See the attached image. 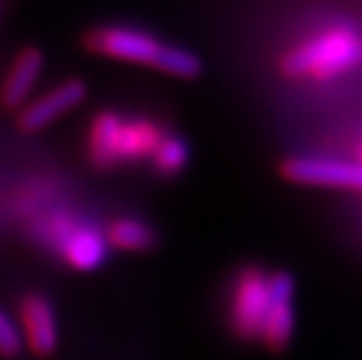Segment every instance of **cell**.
<instances>
[{"instance_id":"obj_1","label":"cell","mask_w":362,"mask_h":360,"mask_svg":"<svg viewBox=\"0 0 362 360\" xmlns=\"http://www.w3.org/2000/svg\"><path fill=\"white\" fill-rule=\"evenodd\" d=\"M362 65V35L349 24H332L293 46L280 61L291 79L330 81Z\"/></svg>"},{"instance_id":"obj_2","label":"cell","mask_w":362,"mask_h":360,"mask_svg":"<svg viewBox=\"0 0 362 360\" xmlns=\"http://www.w3.org/2000/svg\"><path fill=\"white\" fill-rule=\"evenodd\" d=\"M269 308V272L258 265L241 267L233 284L228 300V325L239 341L260 343L262 323Z\"/></svg>"},{"instance_id":"obj_3","label":"cell","mask_w":362,"mask_h":360,"mask_svg":"<svg viewBox=\"0 0 362 360\" xmlns=\"http://www.w3.org/2000/svg\"><path fill=\"white\" fill-rule=\"evenodd\" d=\"M85 46L95 52L119 61L144 63L150 68L160 65V59L168 50V44L158 42L150 33L133 26H100L93 28L85 37Z\"/></svg>"},{"instance_id":"obj_4","label":"cell","mask_w":362,"mask_h":360,"mask_svg":"<svg viewBox=\"0 0 362 360\" xmlns=\"http://www.w3.org/2000/svg\"><path fill=\"white\" fill-rule=\"evenodd\" d=\"M288 182L304 187H327L362 191V163L332 156H291L280 166Z\"/></svg>"},{"instance_id":"obj_5","label":"cell","mask_w":362,"mask_h":360,"mask_svg":"<svg viewBox=\"0 0 362 360\" xmlns=\"http://www.w3.org/2000/svg\"><path fill=\"white\" fill-rule=\"evenodd\" d=\"M295 280L288 272H269V308L262 323L260 343L272 352H284L295 335Z\"/></svg>"},{"instance_id":"obj_6","label":"cell","mask_w":362,"mask_h":360,"mask_svg":"<svg viewBox=\"0 0 362 360\" xmlns=\"http://www.w3.org/2000/svg\"><path fill=\"white\" fill-rule=\"evenodd\" d=\"M87 98V85L78 79L72 81H63L48 93H44L37 100L28 103L20 117L18 124L24 133H37V130L46 128L50 122L59 120L61 115L70 113Z\"/></svg>"},{"instance_id":"obj_7","label":"cell","mask_w":362,"mask_h":360,"mask_svg":"<svg viewBox=\"0 0 362 360\" xmlns=\"http://www.w3.org/2000/svg\"><path fill=\"white\" fill-rule=\"evenodd\" d=\"M42 70H44V52L37 48H24L7 74L3 91H0V103L7 109L22 107L28 100Z\"/></svg>"},{"instance_id":"obj_8","label":"cell","mask_w":362,"mask_h":360,"mask_svg":"<svg viewBox=\"0 0 362 360\" xmlns=\"http://www.w3.org/2000/svg\"><path fill=\"white\" fill-rule=\"evenodd\" d=\"M165 133L152 120L144 117H122L119 137H117V156L122 163H133L146 156H152Z\"/></svg>"},{"instance_id":"obj_9","label":"cell","mask_w":362,"mask_h":360,"mask_svg":"<svg viewBox=\"0 0 362 360\" xmlns=\"http://www.w3.org/2000/svg\"><path fill=\"white\" fill-rule=\"evenodd\" d=\"M22 321L33 352L50 354L57 347V319L46 298L28 296L22 302Z\"/></svg>"},{"instance_id":"obj_10","label":"cell","mask_w":362,"mask_h":360,"mask_svg":"<svg viewBox=\"0 0 362 360\" xmlns=\"http://www.w3.org/2000/svg\"><path fill=\"white\" fill-rule=\"evenodd\" d=\"M119 124H122V117L111 111L95 115L91 124L89 156L93 161V166H98L100 170H111L119 166V156H117Z\"/></svg>"},{"instance_id":"obj_11","label":"cell","mask_w":362,"mask_h":360,"mask_svg":"<svg viewBox=\"0 0 362 360\" xmlns=\"http://www.w3.org/2000/svg\"><path fill=\"white\" fill-rule=\"evenodd\" d=\"M63 254L78 269H93L105 260L107 245L105 239L89 228H76V231L63 241Z\"/></svg>"},{"instance_id":"obj_12","label":"cell","mask_w":362,"mask_h":360,"mask_svg":"<svg viewBox=\"0 0 362 360\" xmlns=\"http://www.w3.org/2000/svg\"><path fill=\"white\" fill-rule=\"evenodd\" d=\"M109 241L126 252H148L156 245V233L154 228L146 221L122 217L115 219L109 228Z\"/></svg>"},{"instance_id":"obj_13","label":"cell","mask_w":362,"mask_h":360,"mask_svg":"<svg viewBox=\"0 0 362 360\" xmlns=\"http://www.w3.org/2000/svg\"><path fill=\"white\" fill-rule=\"evenodd\" d=\"M189 146L178 135H165L152 154V168L163 178H174L189 166Z\"/></svg>"},{"instance_id":"obj_14","label":"cell","mask_w":362,"mask_h":360,"mask_svg":"<svg viewBox=\"0 0 362 360\" xmlns=\"http://www.w3.org/2000/svg\"><path fill=\"white\" fill-rule=\"evenodd\" d=\"M160 72H165L176 79H195L202 72V61L195 52L180 48V46H168L165 54L158 65Z\"/></svg>"},{"instance_id":"obj_15","label":"cell","mask_w":362,"mask_h":360,"mask_svg":"<svg viewBox=\"0 0 362 360\" xmlns=\"http://www.w3.org/2000/svg\"><path fill=\"white\" fill-rule=\"evenodd\" d=\"M22 349V337L16 328V323L0 310V354L16 356Z\"/></svg>"},{"instance_id":"obj_16","label":"cell","mask_w":362,"mask_h":360,"mask_svg":"<svg viewBox=\"0 0 362 360\" xmlns=\"http://www.w3.org/2000/svg\"><path fill=\"white\" fill-rule=\"evenodd\" d=\"M358 161H360V163H362V144H360V146H358Z\"/></svg>"}]
</instances>
